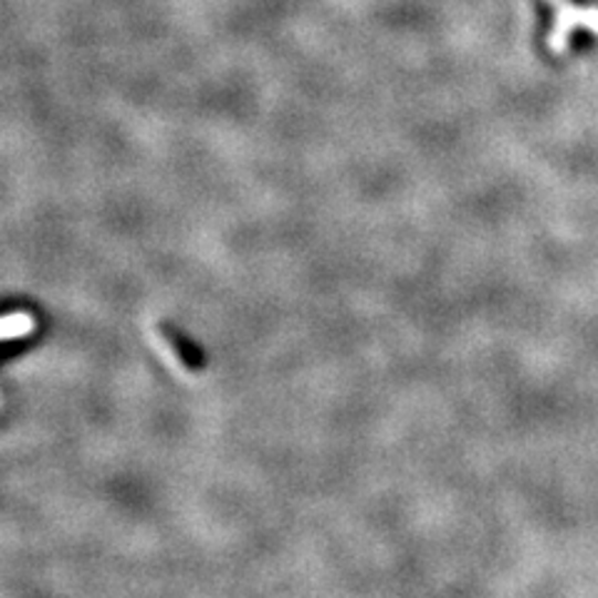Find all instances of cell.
Here are the masks:
<instances>
[{
    "instance_id": "obj_1",
    "label": "cell",
    "mask_w": 598,
    "mask_h": 598,
    "mask_svg": "<svg viewBox=\"0 0 598 598\" xmlns=\"http://www.w3.org/2000/svg\"><path fill=\"white\" fill-rule=\"evenodd\" d=\"M554 11V28L548 33V51L562 55L568 51L571 35L576 31H588L598 35V6L581 8L571 0H546Z\"/></svg>"
}]
</instances>
